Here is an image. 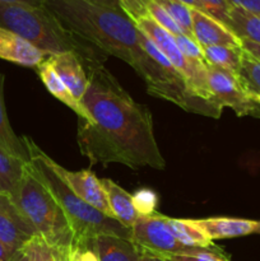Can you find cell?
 <instances>
[{
  "instance_id": "cell-19",
  "label": "cell",
  "mask_w": 260,
  "mask_h": 261,
  "mask_svg": "<svg viewBox=\"0 0 260 261\" xmlns=\"http://www.w3.org/2000/svg\"><path fill=\"white\" fill-rule=\"evenodd\" d=\"M163 222L170 233L186 246L201 247V249L216 250V251L222 250L204 233L203 229L194 223L193 219H176L163 216Z\"/></svg>"
},
{
  "instance_id": "cell-6",
  "label": "cell",
  "mask_w": 260,
  "mask_h": 261,
  "mask_svg": "<svg viewBox=\"0 0 260 261\" xmlns=\"http://www.w3.org/2000/svg\"><path fill=\"white\" fill-rule=\"evenodd\" d=\"M139 41L148 54V60L140 74L147 83L148 93L173 102L185 111L205 115L214 119L221 116L223 107L194 94L183 74L143 32H140Z\"/></svg>"
},
{
  "instance_id": "cell-28",
  "label": "cell",
  "mask_w": 260,
  "mask_h": 261,
  "mask_svg": "<svg viewBox=\"0 0 260 261\" xmlns=\"http://www.w3.org/2000/svg\"><path fill=\"white\" fill-rule=\"evenodd\" d=\"M132 199L139 216H150V214L155 213L158 196L150 189H140V190L135 191L134 195H132Z\"/></svg>"
},
{
  "instance_id": "cell-24",
  "label": "cell",
  "mask_w": 260,
  "mask_h": 261,
  "mask_svg": "<svg viewBox=\"0 0 260 261\" xmlns=\"http://www.w3.org/2000/svg\"><path fill=\"white\" fill-rule=\"evenodd\" d=\"M19 251L32 261H73L74 249L53 246L42 237L35 236Z\"/></svg>"
},
{
  "instance_id": "cell-21",
  "label": "cell",
  "mask_w": 260,
  "mask_h": 261,
  "mask_svg": "<svg viewBox=\"0 0 260 261\" xmlns=\"http://www.w3.org/2000/svg\"><path fill=\"white\" fill-rule=\"evenodd\" d=\"M226 27L241 41L260 45V15L240 8H231Z\"/></svg>"
},
{
  "instance_id": "cell-35",
  "label": "cell",
  "mask_w": 260,
  "mask_h": 261,
  "mask_svg": "<svg viewBox=\"0 0 260 261\" xmlns=\"http://www.w3.org/2000/svg\"><path fill=\"white\" fill-rule=\"evenodd\" d=\"M17 252L18 251H14L10 247H8L7 245L0 242V261H13Z\"/></svg>"
},
{
  "instance_id": "cell-41",
  "label": "cell",
  "mask_w": 260,
  "mask_h": 261,
  "mask_svg": "<svg viewBox=\"0 0 260 261\" xmlns=\"http://www.w3.org/2000/svg\"><path fill=\"white\" fill-rule=\"evenodd\" d=\"M255 101H256V102H259V103H260V96H259V97H257V98H256V99H255Z\"/></svg>"
},
{
  "instance_id": "cell-17",
  "label": "cell",
  "mask_w": 260,
  "mask_h": 261,
  "mask_svg": "<svg viewBox=\"0 0 260 261\" xmlns=\"http://www.w3.org/2000/svg\"><path fill=\"white\" fill-rule=\"evenodd\" d=\"M36 70H37V74L40 75L41 81L45 84L47 91L50 92L54 97H56L59 101H61L64 105H66L69 109L73 110V111L78 115L79 119L88 122V124H93V120H92L91 115L88 114L86 107L82 105L81 101H78V99L71 94V92L69 91L68 87H66L65 84H64V82L59 78V75L56 74V71L54 70L53 65L48 63L47 59H46L45 61H42V63L36 68Z\"/></svg>"
},
{
  "instance_id": "cell-34",
  "label": "cell",
  "mask_w": 260,
  "mask_h": 261,
  "mask_svg": "<svg viewBox=\"0 0 260 261\" xmlns=\"http://www.w3.org/2000/svg\"><path fill=\"white\" fill-rule=\"evenodd\" d=\"M242 42V48H244L246 53H249L250 55H252L254 58H256L257 60H260V45L254 42H249V41H241Z\"/></svg>"
},
{
  "instance_id": "cell-40",
  "label": "cell",
  "mask_w": 260,
  "mask_h": 261,
  "mask_svg": "<svg viewBox=\"0 0 260 261\" xmlns=\"http://www.w3.org/2000/svg\"><path fill=\"white\" fill-rule=\"evenodd\" d=\"M256 233L260 234V222H257V228H256Z\"/></svg>"
},
{
  "instance_id": "cell-3",
  "label": "cell",
  "mask_w": 260,
  "mask_h": 261,
  "mask_svg": "<svg viewBox=\"0 0 260 261\" xmlns=\"http://www.w3.org/2000/svg\"><path fill=\"white\" fill-rule=\"evenodd\" d=\"M0 27L17 33L47 55L75 53L83 59L84 68L103 63L106 54L66 30L46 7L0 3Z\"/></svg>"
},
{
  "instance_id": "cell-29",
  "label": "cell",
  "mask_w": 260,
  "mask_h": 261,
  "mask_svg": "<svg viewBox=\"0 0 260 261\" xmlns=\"http://www.w3.org/2000/svg\"><path fill=\"white\" fill-rule=\"evenodd\" d=\"M206 14L213 17L218 22L223 23L224 25L228 22V13L231 7L226 3V0H201Z\"/></svg>"
},
{
  "instance_id": "cell-23",
  "label": "cell",
  "mask_w": 260,
  "mask_h": 261,
  "mask_svg": "<svg viewBox=\"0 0 260 261\" xmlns=\"http://www.w3.org/2000/svg\"><path fill=\"white\" fill-rule=\"evenodd\" d=\"M27 163L0 149V194L13 196L24 175Z\"/></svg>"
},
{
  "instance_id": "cell-2",
  "label": "cell",
  "mask_w": 260,
  "mask_h": 261,
  "mask_svg": "<svg viewBox=\"0 0 260 261\" xmlns=\"http://www.w3.org/2000/svg\"><path fill=\"white\" fill-rule=\"evenodd\" d=\"M45 7L71 33L106 55L121 59L142 74L148 54L140 45V31L124 13L88 0H46Z\"/></svg>"
},
{
  "instance_id": "cell-31",
  "label": "cell",
  "mask_w": 260,
  "mask_h": 261,
  "mask_svg": "<svg viewBox=\"0 0 260 261\" xmlns=\"http://www.w3.org/2000/svg\"><path fill=\"white\" fill-rule=\"evenodd\" d=\"M73 261H99L96 252L86 242L75 245L73 251Z\"/></svg>"
},
{
  "instance_id": "cell-4",
  "label": "cell",
  "mask_w": 260,
  "mask_h": 261,
  "mask_svg": "<svg viewBox=\"0 0 260 261\" xmlns=\"http://www.w3.org/2000/svg\"><path fill=\"white\" fill-rule=\"evenodd\" d=\"M27 152L30 154V162L37 170L42 180L50 189L51 193L59 201L70 221L71 227L75 232L76 244L86 240L93 239L99 234H115L132 240V229L122 226L119 221L105 216L89 204L84 203L71 189L59 177L50 166V157L42 152L40 147L31 138L23 137ZM75 244V245H76Z\"/></svg>"
},
{
  "instance_id": "cell-36",
  "label": "cell",
  "mask_w": 260,
  "mask_h": 261,
  "mask_svg": "<svg viewBox=\"0 0 260 261\" xmlns=\"http://www.w3.org/2000/svg\"><path fill=\"white\" fill-rule=\"evenodd\" d=\"M0 3H9V4H23L30 7H45L46 0H0Z\"/></svg>"
},
{
  "instance_id": "cell-11",
  "label": "cell",
  "mask_w": 260,
  "mask_h": 261,
  "mask_svg": "<svg viewBox=\"0 0 260 261\" xmlns=\"http://www.w3.org/2000/svg\"><path fill=\"white\" fill-rule=\"evenodd\" d=\"M194 40L201 47L205 46H235L242 47V42L223 23L206 13L191 9Z\"/></svg>"
},
{
  "instance_id": "cell-22",
  "label": "cell",
  "mask_w": 260,
  "mask_h": 261,
  "mask_svg": "<svg viewBox=\"0 0 260 261\" xmlns=\"http://www.w3.org/2000/svg\"><path fill=\"white\" fill-rule=\"evenodd\" d=\"M206 64L237 75L241 65L244 48L235 46H205L201 47Z\"/></svg>"
},
{
  "instance_id": "cell-39",
  "label": "cell",
  "mask_w": 260,
  "mask_h": 261,
  "mask_svg": "<svg viewBox=\"0 0 260 261\" xmlns=\"http://www.w3.org/2000/svg\"><path fill=\"white\" fill-rule=\"evenodd\" d=\"M13 261H32V260H31L27 255L23 254L22 251H18L17 254H15V257Z\"/></svg>"
},
{
  "instance_id": "cell-13",
  "label": "cell",
  "mask_w": 260,
  "mask_h": 261,
  "mask_svg": "<svg viewBox=\"0 0 260 261\" xmlns=\"http://www.w3.org/2000/svg\"><path fill=\"white\" fill-rule=\"evenodd\" d=\"M47 56L17 33L0 27V59L18 65L37 68Z\"/></svg>"
},
{
  "instance_id": "cell-25",
  "label": "cell",
  "mask_w": 260,
  "mask_h": 261,
  "mask_svg": "<svg viewBox=\"0 0 260 261\" xmlns=\"http://www.w3.org/2000/svg\"><path fill=\"white\" fill-rule=\"evenodd\" d=\"M237 78L242 88L252 99L260 96V60L244 50Z\"/></svg>"
},
{
  "instance_id": "cell-5",
  "label": "cell",
  "mask_w": 260,
  "mask_h": 261,
  "mask_svg": "<svg viewBox=\"0 0 260 261\" xmlns=\"http://www.w3.org/2000/svg\"><path fill=\"white\" fill-rule=\"evenodd\" d=\"M12 199L37 234L53 246L74 249L75 232L70 221L31 162Z\"/></svg>"
},
{
  "instance_id": "cell-16",
  "label": "cell",
  "mask_w": 260,
  "mask_h": 261,
  "mask_svg": "<svg viewBox=\"0 0 260 261\" xmlns=\"http://www.w3.org/2000/svg\"><path fill=\"white\" fill-rule=\"evenodd\" d=\"M194 223L203 229L204 233L214 240L235 239L256 233L257 221L242 218H228V217H213L205 219H193Z\"/></svg>"
},
{
  "instance_id": "cell-33",
  "label": "cell",
  "mask_w": 260,
  "mask_h": 261,
  "mask_svg": "<svg viewBox=\"0 0 260 261\" xmlns=\"http://www.w3.org/2000/svg\"><path fill=\"white\" fill-rule=\"evenodd\" d=\"M88 2L93 3V4L96 5H99V7L107 8V9L121 12V9H120V2H121V0H88Z\"/></svg>"
},
{
  "instance_id": "cell-32",
  "label": "cell",
  "mask_w": 260,
  "mask_h": 261,
  "mask_svg": "<svg viewBox=\"0 0 260 261\" xmlns=\"http://www.w3.org/2000/svg\"><path fill=\"white\" fill-rule=\"evenodd\" d=\"M231 8H240L252 14L260 15V0H226Z\"/></svg>"
},
{
  "instance_id": "cell-8",
  "label": "cell",
  "mask_w": 260,
  "mask_h": 261,
  "mask_svg": "<svg viewBox=\"0 0 260 261\" xmlns=\"http://www.w3.org/2000/svg\"><path fill=\"white\" fill-rule=\"evenodd\" d=\"M206 70L209 91L219 106L231 107L237 116L260 117V103L245 92L237 75L212 65H206Z\"/></svg>"
},
{
  "instance_id": "cell-37",
  "label": "cell",
  "mask_w": 260,
  "mask_h": 261,
  "mask_svg": "<svg viewBox=\"0 0 260 261\" xmlns=\"http://www.w3.org/2000/svg\"><path fill=\"white\" fill-rule=\"evenodd\" d=\"M180 2H183L184 4H186L189 8H191V9H196V10H200V12L206 13L201 0H180Z\"/></svg>"
},
{
  "instance_id": "cell-1",
  "label": "cell",
  "mask_w": 260,
  "mask_h": 261,
  "mask_svg": "<svg viewBox=\"0 0 260 261\" xmlns=\"http://www.w3.org/2000/svg\"><path fill=\"white\" fill-rule=\"evenodd\" d=\"M81 102L93 124L79 119L78 145L91 163H121L132 168H165L149 110L130 97L103 63H92Z\"/></svg>"
},
{
  "instance_id": "cell-9",
  "label": "cell",
  "mask_w": 260,
  "mask_h": 261,
  "mask_svg": "<svg viewBox=\"0 0 260 261\" xmlns=\"http://www.w3.org/2000/svg\"><path fill=\"white\" fill-rule=\"evenodd\" d=\"M50 166L55 171L56 175L71 189L73 193H75L84 203L89 204L94 209L103 213L105 216L111 217L115 219L112 214L111 208H110L109 200H107L106 193L102 186L101 180L96 177L91 171L83 170L78 172L68 171L63 166L58 165L54 160H48Z\"/></svg>"
},
{
  "instance_id": "cell-38",
  "label": "cell",
  "mask_w": 260,
  "mask_h": 261,
  "mask_svg": "<svg viewBox=\"0 0 260 261\" xmlns=\"http://www.w3.org/2000/svg\"><path fill=\"white\" fill-rule=\"evenodd\" d=\"M139 261H170V260L165 259V257H158V256H153V255L143 254Z\"/></svg>"
},
{
  "instance_id": "cell-30",
  "label": "cell",
  "mask_w": 260,
  "mask_h": 261,
  "mask_svg": "<svg viewBox=\"0 0 260 261\" xmlns=\"http://www.w3.org/2000/svg\"><path fill=\"white\" fill-rule=\"evenodd\" d=\"M170 261H231L224 251H204L195 255H175L166 257Z\"/></svg>"
},
{
  "instance_id": "cell-26",
  "label": "cell",
  "mask_w": 260,
  "mask_h": 261,
  "mask_svg": "<svg viewBox=\"0 0 260 261\" xmlns=\"http://www.w3.org/2000/svg\"><path fill=\"white\" fill-rule=\"evenodd\" d=\"M153 2L168 13V15L177 23V25L183 31L184 35L194 40L193 23H191V8H189L188 5L184 4L180 0H153Z\"/></svg>"
},
{
  "instance_id": "cell-18",
  "label": "cell",
  "mask_w": 260,
  "mask_h": 261,
  "mask_svg": "<svg viewBox=\"0 0 260 261\" xmlns=\"http://www.w3.org/2000/svg\"><path fill=\"white\" fill-rule=\"evenodd\" d=\"M101 182L115 219L126 228L132 229L135 221L140 217L133 204L132 195L110 178H102Z\"/></svg>"
},
{
  "instance_id": "cell-14",
  "label": "cell",
  "mask_w": 260,
  "mask_h": 261,
  "mask_svg": "<svg viewBox=\"0 0 260 261\" xmlns=\"http://www.w3.org/2000/svg\"><path fill=\"white\" fill-rule=\"evenodd\" d=\"M47 60L71 94L81 101L88 87V75L86 73L83 59L75 53H63L48 55Z\"/></svg>"
},
{
  "instance_id": "cell-27",
  "label": "cell",
  "mask_w": 260,
  "mask_h": 261,
  "mask_svg": "<svg viewBox=\"0 0 260 261\" xmlns=\"http://www.w3.org/2000/svg\"><path fill=\"white\" fill-rule=\"evenodd\" d=\"M145 5H147L148 13H149L150 17H152L161 27H163L166 31H168L173 37L178 35H183V31L180 30L177 23H176L175 20L168 15V13L166 12L165 9H162L160 5L155 4L153 0H145Z\"/></svg>"
},
{
  "instance_id": "cell-20",
  "label": "cell",
  "mask_w": 260,
  "mask_h": 261,
  "mask_svg": "<svg viewBox=\"0 0 260 261\" xmlns=\"http://www.w3.org/2000/svg\"><path fill=\"white\" fill-rule=\"evenodd\" d=\"M0 149L24 162H30V154L23 139L15 135L8 119L4 102V75L2 73H0Z\"/></svg>"
},
{
  "instance_id": "cell-7",
  "label": "cell",
  "mask_w": 260,
  "mask_h": 261,
  "mask_svg": "<svg viewBox=\"0 0 260 261\" xmlns=\"http://www.w3.org/2000/svg\"><path fill=\"white\" fill-rule=\"evenodd\" d=\"M132 241L137 245L142 254L165 259L175 255H195L209 251L208 249L186 246L181 244L170 233L163 222V216L157 212L150 216H140L135 221L134 226L132 227Z\"/></svg>"
},
{
  "instance_id": "cell-10",
  "label": "cell",
  "mask_w": 260,
  "mask_h": 261,
  "mask_svg": "<svg viewBox=\"0 0 260 261\" xmlns=\"http://www.w3.org/2000/svg\"><path fill=\"white\" fill-rule=\"evenodd\" d=\"M38 236L12 196L0 194V242L14 251H19L27 242Z\"/></svg>"
},
{
  "instance_id": "cell-15",
  "label": "cell",
  "mask_w": 260,
  "mask_h": 261,
  "mask_svg": "<svg viewBox=\"0 0 260 261\" xmlns=\"http://www.w3.org/2000/svg\"><path fill=\"white\" fill-rule=\"evenodd\" d=\"M82 242L93 249L99 261H139L143 255L132 240L115 234H99Z\"/></svg>"
},
{
  "instance_id": "cell-12",
  "label": "cell",
  "mask_w": 260,
  "mask_h": 261,
  "mask_svg": "<svg viewBox=\"0 0 260 261\" xmlns=\"http://www.w3.org/2000/svg\"><path fill=\"white\" fill-rule=\"evenodd\" d=\"M135 27L144 33L155 46L158 50L167 58V60L180 71L184 75V78L188 82L189 75H190V70H189L188 61H186L185 56L181 54L178 50L177 45H176L175 37L171 35L168 31L165 28L161 27L150 15L147 17L139 18L138 20L134 22Z\"/></svg>"
}]
</instances>
